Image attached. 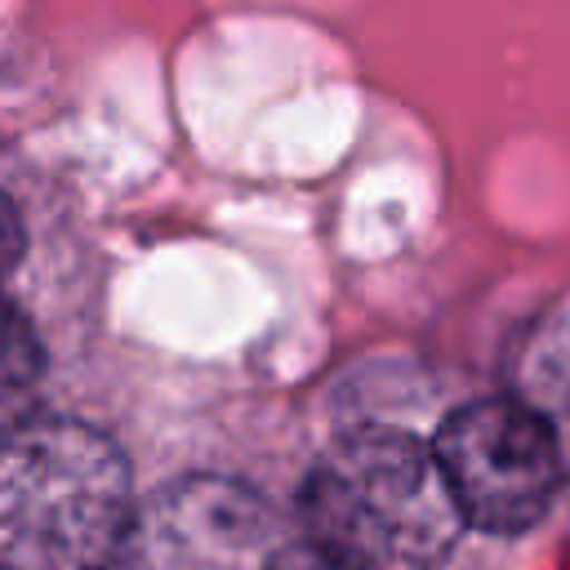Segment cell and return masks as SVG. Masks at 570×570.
Here are the masks:
<instances>
[{
	"instance_id": "obj_2",
	"label": "cell",
	"mask_w": 570,
	"mask_h": 570,
	"mask_svg": "<svg viewBox=\"0 0 570 570\" xmlns=\"http://www.w3.org/2000/svg\"><path fill=\"white\" fill-rule=\"evenodd\" d=\"M134 525L129 463L80 419L0 436V570H111Z\"/></svg>"
},
{
	"instance_id": "obj_4",
	"label": "cell",
	"mask_w": 570,
	"mask_h": 570,
	"mask_svg": "<svg viewBox=\"0 0 570 570\" xmlns=\"http://www.w3.org/2000/svg\"><path fill=\"white\" fill-rule=\"evenodd\" d=\"M40 370H45V352L31 321L0 298V436L27 419V401Z\"/></svg>"
},
{
	"instance_id": "obj_1",
	"label": "cell",
	"mask_w": 570,
	"mask_h": 570,
	"mask_svg": "<svg viewBox=\"0 0 570 570\" xmlns=\"http://www.w3.org/2000/svg\"><path fill=\"white\" fill-rule=\"evenodd\" d=\"M298 508L307 539L361 570H441L468 525L436 450L401 428L330 441Z\"/></svg>"
},
{
	"instance_id": "obj_5",
	"label": "cell",
	"mask_w": 570,
	"mask_h": 570,
	"mask_svg": "<svg viewBox=\"0 0 570 570\" xmlns=\"http://www.w3.org/2000/svg\"><path fill=\"white\" fill-rule=\"evenodd\" d=\"M267 570H361V566H352V561H343V557H334V552H325L321 543H294V548H281L272 561H267Z\"/></svg>"
},
{
	"instance_id": "obj_6",
	"label": "cell",
	"mask_w": 570,
	"mask_h": 570,
	"mask_svg": "<svg viewBox=\"0 0 570 570\" xmlns=\"http://www.w3.org/2000/svg\"><path fill=\"white\" fill-rule=\"evenodd\" d=\"M22 245H27V236H22V218H18V205L0 191V281L18 267V258H22Z\"/></svg>"
},
{
	"instance_id": "obj_3",
	"label": "cell",
	"mask_w": 570,
	"mask_h": 570,
	"mask_svg": "<svg viewBox=\"0 0 570 570\" xmlns=\"http://www.w3.org/2000/svg\"><path fill=\"white\" fill-rule=\"evenodd\" d=\"M432 450L468 525L490 534L530 530L561 490V454L548 419L512 396L459 405Z\"/></svg>"
}]
</instances>
